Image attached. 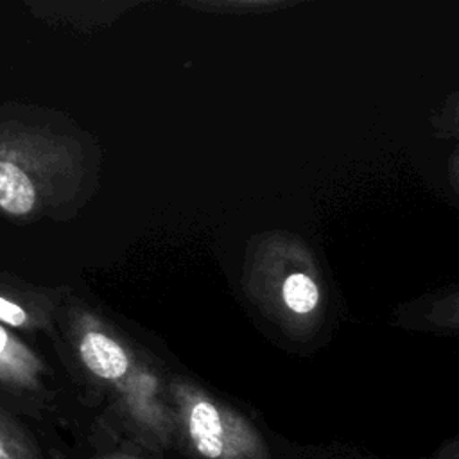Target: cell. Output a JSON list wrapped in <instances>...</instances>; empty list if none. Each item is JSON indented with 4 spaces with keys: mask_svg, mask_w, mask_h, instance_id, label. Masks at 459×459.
Here are the masks:
<instances>
[{
    "mask_svg": "<svg viewBox=\"0 0 459 459\" xmlns=\"http://www.w3.org/2000/svg\"><path fill=\"white\" fill-rule=\"evenodd\" d=\"M5 346H7V333H5V330L0 326V355L4 353Z\"/></svg>",
    "mask_w": 459,
    "mask_h": 459,
    "instance_id": "obj_8",
    "label": "cell"
},
{
    "mask_svg": "<svg viewBox=\"0 0 459 459\" xmlns=\"http://www.w3.org/2000/svg\"><path fill=\"white\" fill-rule=\"evenodd\" d=\"M79 353L86 368L104 380H118L129 368L126 351L113 339L99 332H88L81 339Z\"/></svg>",
    "mask_w": 459,
    "mask_h": 459,
    "instance_id": "obj_2",
    "label": "cell"
},
{
    "mask_svg": "<svg viewBox=\"0 0 459 459\" xmlns=\"http://www.w3.org/2000/svg\"><path fill=\"white\" fill-rule=\"evenodd\" d=\"M95 459H138V457H133L129 454H122V452H111V454H104V455H99Z\"/></svg>",
    "mask_w": 459,
    "mask_h": 459,
    "instance_id": "obj_7",
    "label": "cell"
},
{
    "mask_svg": "<svg viewBox=\"0 0 459 459\" xmlns=\"http://www.w3.org/2000/svg\"><path fill=\"white\" fill-rule=\"evenodd\" d=\"M36 199L29 176L11 161H0V206L13 215H25Z\"/></svg>",
    "mask_w": 459,
    "mask_h": 459,
    "instance_id": "obj_3",
    "label": "cell"
},
{
    "mask_svg": "<svg viewBox=\"0 0 459 459\" xmlns=\"http://www.w3.org/2000/svg\"><path fill=\"white\" fill-rule=\"evenodd\" d=\"M283 299L290 310L298 314H307L317 305L319 292L316 283L308 276L294 273L283 283Z\"/></svg>",
    "mask_w": 459,
    "mask_h": 459,
    "instance_id": "obj_4",
    "label": "cell"
},
{
    "mask_svg": "<svg viewBox=\"0 0 459 459\" xmlns=\"http://www.w3.org/2000/svg\"><path fill=\"white\" fill-rule=\"evenodd\" d=\"M179 418L186 448L199 459H271L267 443L249 421L206 396H186Z\"/></svg>",
    "mask_w": 459,
    "mask_h": 459,
    "instance_id": "obj_1",
    "label": "cell"
},
{
    "mask_svg": "<svg viewBox=\"0 0 459 459\" xmlns=\"http://www.w3.org/2000/svg\"><path fill=\"white\" fill-rule=\"evenodd\" d=\"M0 459H41V455L20 430L0 420Z\"/></svg>",
    "mask_w": 459,
    "mask_h": 459,
    "instance_id": "obj_5",
    "label": "cell"
},
{
    "mask_svg": "<svg viewBox=\"0 0 459 459\" xmlns=\"http://www.w3.org/2000/svg\"><path fill=\"white\" fill-rule=\"evenodd\" d=\"M0 319L11 326H22L27 321V314L22 307L5 298H0Z\"/></svg>",
    "mask_w": 459,
    "mask_h": 459,
    "instance_id": "obj_6",
    "label": "cell"
}]
</instances>
